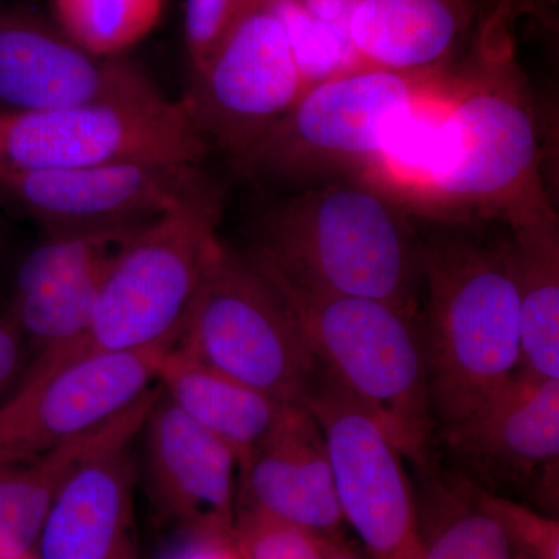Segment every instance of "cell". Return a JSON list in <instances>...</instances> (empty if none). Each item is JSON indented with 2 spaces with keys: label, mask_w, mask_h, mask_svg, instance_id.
I'll return each instance as SVG.
<instances>
[{
  "label": "cell",
  "mask_w": 559,
  "mask_h": 559,
  "mask_svg": "<svg viewBox=\"0 0 559 559\" xmlns=\"http://www.w3.org/2000/svg\"><path fill=\"white\" fill-rule=\"evenodd\" d=\"M511 7L500 0L455 66L417 218L510 224L554 207L538 117L509 31Z\"/></svg>",
  "instance_id": "cell-1"
},
{
  "label": "cell",
  "mask_w": 559,
  "mask_h": 559,
  "mask_svg": "<svg viewBox=\"0 0 559 559\" xmlns=\"http://www.w3.org/2000/svg\"><path fill=\"white\" fill-rule=\"evenodd\" d=\"M421 238L418 322L441 436L520 371V294L507 226L503 235L447 227Z\"/></svg>",
  "instance_id": "cell-2"
},
{
  "label": "cell",
  "mask_w": 559,
  "mask_h": 559,
  "mask_svg": "<svg viewBox=\"0 0 559 559\" xmlns=\"http://www.w3.org/2000/svg\"><path fill=\"white\" fill-rule=\"evenodd\" d=\"M423 238L417 218L362 179L293 191L257 223L246 253L299 288L395 305L419 318Z\"/></svg>",
  "instance_id": "cell-3"
},
{
  "label": "cell",
  "mask_w": 559,
  "mask_h": 559,
  "mask_svg": "<svg viewBox=\"0 0 559 559\" xmlns=\"http://www.w3.org/2000/svg\"><path fill=\"white\" fill-rule=\"evenodd\" d=\"M224 194L213 180L154 219L110 263L86 330L28 362L39 377L98 353L175 348L221 242Z\"/></svg>",
  "instance_id": "cell-4"
},
{
  "label": "cell",
  "mask_w": 559,
  "mask_h": 559,
  "mask_svg": "<svg viewBox=\"0 0 559 559\" xmlns=\"http://www.w3.org/2000/svg\"><path fill=\"white\" fill-rule=\"evenodd\" d=\"M260 270L288 301L320 369L369 409L418 473L436 465L418 316L385 301L299 288Z\"/></svg>",
  "instance_id": "cell-5"
},
{
  "label": "cell",
  "mask_w": 559,
  "mask_h": 559,
  "mask_svg": "<svg viewBox=\"0 0 559 559\" xmlns=\"http://www.w3.org/2000/svg\"><path fill=\"white\" fill-rule=\"evenodd\" d=\"M454 66L423 75L362 68L308 87L234 167L290 193L329 180H364L393 123L439 90Z\"/></svg>",
  "instance_id": "cell-6"
},
{
  "label": "cell",
  "mask_w": 559,
  "mask_h": 559,
  "mask_svg": "<svg viewBox=\"0 0 559 559\" xmlns=\"http://www.w3.org/2000/svg\"><path fill=\"white\" fill-rule=\"evenodd\" d=\"M176 348L290 406L307 407L318 378L288 301L248 253L224 241Z\"/></svg>",
  "instance_id": "cell-7"
},
{
  "label": "cell",
  "mask_w": 559,
  "mask_h": 559,
  "mask_svg": "<svg viewBox=\"0 0 559 559\" xmlns=\"http://www.w3.org/2000/svg\"><path fill=\"white\" fill-rule=\"evenodd\" d=\"M210 145L182 100L0 112V175L106 164L202 165Z\"/></svg>",
  "instance_id": "cell-8"
},
{
  "label": "cell",
  "mask_w": 559,
  "mask_h": 559,
  "mask_svg": "<svg viewBox=\"0 0 559 559\" xmlns=\"http://www.w3.org/2000/svg\"><path fill=\"white\" fill-rule=\"evenodd\" d=\"M307 409L325 439L342 516L367 558L421 559L417 498L395 441L320 367Z\"/></svg>",
  "instance_id": "cell-9"
},
{
  "label": "cell",
  "mask_w": 559,
  "mask_h": 559,
  "mask_svg": "<svg viewBox=\"0 0 559 559\" xmlns=\"http://www.w3.org/2000/svg\"><path fill=\"white\" fill-rule=\"evenodd\" d=\"M305 86L288 39L264 0L241 16L198 72L183 106L210 148L240 160L299 100Z\"/></svg>",
  "instance_id": "cell-10"
},
{
  "label": "cell",
  "mask_w": 559,
  "mask_h": 559,
  "mask_svg": "<svg viewBox=\"0 0 559 559\" xmlns=\"http://www.w3.org/2000/svg\"><path fill=\"white\" fill-rule=\"evenodd\" d=\"M170 349L98 353L21 377L0 403V463L39 457L119 417L154 389Z\"/></svg>",
  "instance_id": "cell-11"
},
{
  "label": "cell",
  "mask_w": 559,
  "mask_h": 559,
  "mask_svg": "<svg viewBox=\"0 0 559 559\" xmlns=\"http://www.w3.org/2000/svg\"><path fill=\"white\" fill-rule=\"evenodd\" d=\"M165 97L135 62L92 53L53 17L25 3L0 0V112Z\"/></svg>",
  "instance_id": "cell-12"
},
{
  "label": "cell",
  "mask_w": 559,
  "mask_h": 559,
  "mask_svg": "<svg viewBox=\"0 0 559 559\" xmlns=\"http://www.w3.org/2000/svg\"><path fill=\"white\" fill-rule=\"evenodd\" d=\"M440 439L477 487L518 489L558 516L559 380L518 371Z\"/></svg>",
  "instance_id": "cell-13"
},
{
  "label": "cell",
  "mask_w": 559,
  "mask_h": 559,
  "mask_svg": "<svg viewBox=\"0 0 559 559\" xmlns=\"http://www.w3.org/2000/svg\"><path fill=\"white\" fill-rule=\"evenodd\" d=\"M201 165L106 164L0 175L5 198L43 234L145 226L210 182Z\"/></svg>",
  "instance_id": "cell-14"
},
{
  "label": "cell",
  "mask_w": 559,
  "mask_h": 559,
  "mask_svg": "<svg viewBox=\"0 0 559 559\" xmlns=\"http://www.w3.org/2000/svg\"><path fill=\"white\" fill-rule=\"evenodd\" d=\"M142 432L154 502L189 535L234 539L238 459L157 393Z\"/></svg>",
  "instance_id": "cell-15"
},
{
  "label": "cell",
  "mask_w": 559,
  "mask_h": 559,
  "mask_svg": "<svg viewBox=\"0 0 559 559\" xmlns=\"http://www.w3.org/2000/svg\"><path fill=\"white\" fill-rule=\"evenodd\" d=\"M237 506L252 507L322 538L342 539L345 521L329 451L307 407L293 409L238 465Z\"/></svg>",
  "instance_id": "cell-16"
},
{
  "label": "cell",
  "mask_w": 559,
  "mask_h": 559,
  "mask_svg": "<svg viewBox=\"0 0 559 559\" xmlns=\"http://www.w3.org/2000/svg\"><path fill=\"white\" fill-rule=\"evenodd\" d=\"M138 436L109 441L70 471L40 530L36 558L130 559L132 443Z\"/></svg>",
  "instance_id": "cell-17"
},
{
  "label": "cell",
  "mask_w": 559,
  "mask_h": 559,
  "mask_svg": "<svg viewBox=\"0 0 559 559\" xmlns=\"http://www.w3.org/2000/svg\"><path fill=\"white\" fill-rule=\"evenodd\" d=\"M479 13L480 0H353L348 38L364 68L423 75L460 61Z\"/></svg>",
  "instance_id": "cell-18"
},
{
  "label": "cell",
  "mask_w": 559,
  "mask_h": 559,
  "mask_svg": "<svg viewBox=\"0 0 559 559\" xmlns=\"http://www.w3.org/2000/svg\"><path fill=\"white\" fill-rule=\"evenodd\" d=\"M157 393L159 388H154L119 417L39 457L0 463V554L35 551L51 502L70 471L109 441L142 432Z\"/></svg>",
  "instance_id": "cell-19"
},
{
  "label": "cell",
  "mask_w": 559,
  "mask_h": 559,
  "mask_svg": "<svg viewBox=\"0 0 559 559\" xmlns=\"http://www.w3.org/2000/svg\"><path fill=\"white\" fill-rule=\"evenodd\" d=\"M157 385L187 417L227 444L238 465L299 407L224 377L176 347L162 360Z\"/></svg>",
  "instance_id": "cell-20"
},
{
  "label": "cell",
  "mask_w": 559,
  "mask_h": 559,
  "mask_svg": "<svg viewBox=\"0 0 559 559\" xmlns=\"http://www.w3.org/2000/svg\"><path fill=\"white\" fill-rule=\"evenodd\" d=\"M513 242L521 373L559 380V219L554 207L506 224Z\"/></svg>",
  "instance_id": "cell-21"
},
{
  "label": "cell",
  "mask_w": 559,
  "mask_h": 559,
  "mask_svg": "<svg viewBox=\"0 0 559 559\" xmlns=\"http://www.w3.org/2000/svg\"><path fill=\"white\" fill-rule=\"evenodd\" d=\"M417 498L421 559H511L514 550L498 522L477 502V485L439 465L421 471Z\"/></svg>",
  "instance_id": "cell-22"
},
{
  "label": "cell",
  "mask_w": 559,
  "mask_h": 559,
  "mask_svg": "<svg viewBox=\"0 0 559 559\" xmlns=\"http://www.w3.org/2000/svg\"><path fill=\"white\" fill-rule=\"evenodd\" d=\"M112 260L53 285L7 299L0 311L20 331L33 356L69 344L86 330Z\"/></svg>",
  "instance_id": "cell-23"
},
{
  "label": "cell",
  "mask_w": 559,
  "mask_h": 559,
  "mask_svg": "<svg viewBox=\"0 0 559 559\" xmlns=\"http://www.w3.org/2000/svg\"><path fill=\"white\" fill-rule=\"evenodd\" d=\"M120 226L43 234L11 275L9 297L53 285L112 260L143 227Z\"/></svg>",
  "instance_id": "cell-24"
},
{
  "label": "cell",
  "mask_w": 559,
  "mask_h": 559,
  "mask_svg": "<svg viewBox=\"0 0 559 559\" xmlns=\"http://www.w3.org/2000/svg\"><path fill=\"white\" fill-rule=\"evenodd\" d=\"M53 20L100 57H123L159 24L165 0H51Z\"/></svg>",
  "instance_id": "cell-25"
},
{
  "label": "cell",
  "mask_w": 559,
  "mask_h": 559,
  "mask_svg": "<svg viewBox=\"0 0 559 559\" xmlns=\"http://www.w3.org/2000/svg\"><path fill=\"white\" fill-rule=\"evenodd\" d=\"M277 17L299 69L305 91L362 69L352 44L311 16L299 0H264Z\"/></svg>",
  "instance_id": "cell-26"
},
{
  "label": "cell",
  "mask_w": 559,
  "mask_h": 559,
  "mask_svg": "<svg viewBox=\"0 0 559 559\" xmlns=\"http://www.w3.org/2000/svg\"><path fill=\"white\" fill-rule=\"evenodd\" d=\"M234 546L241 559H320L318 536L248 506H237Z\"/></svg>",
  "instance_id": "cell-27"
},
{
  "label": "cell",
  "mask_w": 559,
  "mask_h": 559,
  "mask_svg": "<svg viewBox=\"0 0 559 559\" xmlns=\"http://www.w3.org/2000/svg\"><path fill=\"white\" fill-rule=\"evenodd\" d=\"M477 502L498 522L514 550L532 559H559L558 516L480 487Z\"/></svg>",
  "instance_id": "cell-28"
},
{
  "label": "cell",
  "mask_w": 559,
  "mask_h": 559,
  "mask_svg": "<svg viewBox=\"0 0 559 559\" xmlns=\"http://www.w3.org/2000/svg\"><path fill=\"white\" fill-rule=\"evenodd\" d=\"M248 0H186L183 39L190 73L198 72L241 16Z\"/></svg>",
  "instance_id": "cell-29"
},
{
  "label": "cell",
  "mask_w": 559,
  "mask_h": 559,
  "mask_svg": "<svg viewBox=\"0 0 559 559\" xmlns=\"http://www.w3.org/2000/svg\"><path fill=\"white\" fill-rule=\"evenodd\" d=\"M27 366V345L16 326L0 311V403L20 382Z\"/></svg>",
  "instance_id": "cell-30"
},
{
  "label": "cell",
  "mask_w": 559,
  "mask_h": 559,
  "mask_svg": "<svg viewBox=\"0 0 559 559\" xmlns=\"http://www.w3.org/2000/svg\"><path fill=\"white\" fill-rule=\"evenodd\" d=\"M167 559H241L234 546V539L209 538L189 535L178 544Z\"/></svg>",
  "instance_id": "cell-31"
},
{
  "label": "cell",
  "mask_w": 559,
  "mask_h": 559,
  "mask_svg": "<svg viewBox=\"0 0 559 559\" xmlns=\"http://www.w3.org/2000/svg\"><path fill=\"white\" fill-rule=\"evenodd\" d=\"M299 2L311 16L349 43L348 21L353 0H299Z\"/></svg>",
  "instance_id": "cell-32"
},
{
  "label": "cell",
  "mask_w": 559,
  "mask_h": 559,
  "mask_svg": "<svg viewBox=\"0 0 559 559\" xmlns=\"http://www.w3.org/2000/svg\"><path fill=\"white\" fill-rule=\"evenodd\" d=\"M320 559H369L353 550L344 539H330L318 536Z\"/></svg>",
  "instance_id": "cell-33"
},
{
  "label": "cell",
  "mask_w": 559,
  "mask_h": 559,
  "mask_svg": "<svg viewBox=\"0 0 559 559\" xmlns=\"http://www.w3.org/2000/svg\"><path fill=\"white\" fill-rule=\"evenodd\" d=\"M7 246H9V235H7L5 219H3L2 210H0V264L5 257Z\"/></svg>",
  "instance_id": "cell-34"
},
{
  "label": "cell",
  "mask_w": 559,
  "mask_h": 559,
  "mask_svg": "<svg viewBox=\"0 0 559 559\" xmlns=\"http://www.w3.org/2000/svg\"><path fill=\"white\" fill-rule=\"evenodd\" d=\"M0 559H38V558H36L35 551H33V554H25V555H2V554H0Z\"/></svg>",
  "instance_id": "cell-35"
},
{
  "label": "cell",
  "mask_w": 559,
  "mask_h": 559,
  "mask_svg": "<svg viewBox=\"0 0 559 559\" xmlns=\"http://www.w3.org/2000/svg\"><path fill=\"white\" fill-rule=\"evenodd\" d=\"M511 559H532L527 555L521 554V551H514L513 558Z\"/></svg>",
  "instance_id": "cell-36"
}]
</instances>
